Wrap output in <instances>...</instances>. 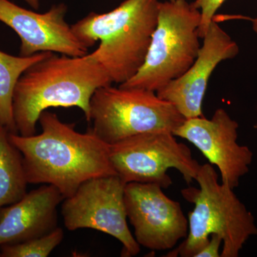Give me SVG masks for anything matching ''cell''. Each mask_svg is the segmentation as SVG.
<instances>
[{
	"label": "cell",
	"mask_w": 257,
	"mask_h": 257,
	"mask_svg": "<svg viewBox=\"0 0 257 257\" xmlns=\"http://www.w3.org/2000/svg\"><path fill=\"white\" fill-rule=\"evenodd\" d=\"M226 0H195L192 5L201 13V24L199 26V37L204 38L210 24L214 21L216 12Z\"/></svg>",
	"instance_id": "e0dca14e"
},
{
	"label": "cell",
	"mask_w": 257,
	"mask_h": 257,
	"mask_svg": "<svg viewBox=\"0 0 257 257\" xmlns=\"http://www.w3.org/2000/svg\"><path fill=\"white\" fill-rule=\"evenodd\" d=\"M196 60L188 70L156 92L170 102L186 119L203 116L202 103L211 74L222 61L238 55L237 43L213 21L209 25Z\"/></svg>",
	"instance_id": "7c38bea8"
},
{
	"label": "cell",
	"mask_w": 257,
	"mask_h": 257,
	"mask_svg": "<svg viewBox=\"0 0 257 257\" xmlns=\"http://www.w3.org/2000/svg\"><path fill=\"white\" fill-rule=\"evenodd\" d=\"M23 157L0 124V209L18 202L28 191Z\"/></svg>",
	"instance_id": "5bb4252c"
},
{
	"label": "cell",
	"mask_w": 257,
	"mask_h": 257,
	"mask_svg": "<svg viewBox=\"0 0 257 257\" xmlns=\"http://www.w3.org/2000/svg\"><path fill=\"white\" fill-rule=\"evenodd\" d=\"M170 1H175V0H170Z\"/></svg>",
	"instance_id": "7402d4cb"
},
{
	"label": "cell",
	"mask_w": 257,
	"mask_h": 257,
	"mask_svg": "<svg viewBox=\"0 0 257 257\" xmlns=\"http://www.w3.org/2000/svg\"><path fill=\"white\" fill-rule=\"evenodd\" d=\"M159 5V0H124L110 12L90 13L72 25L88 48L100 41L88 55L104 67L112 82H127L143 65L157 28Z\"/></svg>",
	"instance_id": "3957f363"
},
{
	"label": "cell",
	"mask_w": 257,
	"mask_h": 257,
	"mask_svg": "<svg viewBox=\"0 0 257 257\" xmlns=\"http://www.w3.org/2000/svg\"><path fill=\"white\" fill-rule=\"evenodd\" d=\"M238 128L237 121L219 108L211 119L204 116L186 119L173 135L197 147L209 164L219 169L221 183L234 189L249 172L253 157L247 146L237 143Z\"/></svg>",
	"instance_id": "30bf717a"
},
{
	"label": "cell",
	"mask_w": 257,
	"mask_h": 257,
	"mask_svg": "<svg viewBox=\"0 0 257 257\" xmlns=\"http://www.w3.org/2000/svg\"><path fill=\"white\" fill-rule=\"evenodd\" d=\"M200 24V11L187 0L160 2L157 28L145 62L119 87L156 92L183 75L201 48Z\"/></svg>",
	"instance_id": "5b68a950"
},
{
	"label": "cell",
	"mask_w": 257,
	"mask_h": 257,
	"mask_svg": "<svg viewBox=\"0 0 257 257\" xmlns=\"http://www.w3.org/2000/svg\"><path fill=\"white\" fill-rule=\"evenodd\" d=\"M67 6L54 5L48 11L38 13L27 10L10 0H0V22L20 37V56L30 57L39 52H51L71 57L87 55L88 47L77 38L65 21Z\"/></svg>",
	"instance_id": "8fae6325"
},
{
	"label": "cell",
	"mask_w": 257,
	"mask_h": 257,
	"mask_svg": "<svg viewBox=\"0 0 257 257\" xmlns=\"http://www.w3.org/2000/svg\"><path fill=\"white\" fill-rule=\"evenodd\" d=\"M253 127H254L255 130H257V123L254 125V126H253Z\"/></svg>",
	"instance_id": "44dd1931"
},
{
	"label": "cell",
	"mask_w": 257,
	"mask_h": 257,
	"mask_svg": "<svg viewBox=\"0 0 257 257\" xmlns=\"http://www.w3.org/2000/svg\"><path fill=\"white\" fill-rule=\"evenodd\" d=\"M251 22H252V28L253 32L257 35V18L256 19H251Z\"/></svg>",
	"instance_id": "ffe728a7"
},
{
	"label": "cell",
	"mask_w": 257,
	"mask_h": 257,
	"mask_svg": "<svg viewBox=\"0 0 257 257\" xmlns=\"http://www.w3.org/2000/svg\"><path fill=\"white\" fill-rule=\"evenodd\" d=\"M125 184L117 175L96 177L84 182L73 195L62 202L65 227L69 231L92 229L105 233L122 243L121 256L138 255L140 245L126 221Z\"/></svg>",
	"instance_id": "ba28073f"
},
{
	"label": "cell",
	"mask_w": 257,
	"mask_h": 257,
	"mask_svg": "<svg viewBox=\"0 0 257 257\" xmlns=\"http://www.w3.org/2000/svg\"><path fill=\"white\" fill-rule=\"evenodd\" d=\"M25 3L31 7L32 9L38 10L40 8V0H24Z\"/></svg>",
	"instance_id": "d6986e66"
},
{
	"label": "cell",
	"mask_w": 257,
	"mask_h": 257,
	"mask_svg": "<svg viewBox=\"0 0 257 257\" xmlns=\"http://www.w3.org/2000/svg\"><path fill=\"white\" fill-rule=\"evenodd\" d=\"M221 243L222 239L219 235L211 234L209 242L204 245L194 257H220L219 248Z\"/></svg>",
	"instance_id": "ac0fdd59"
},
{
	"label": "cell",
	"mask_w": 257,
	"mask_h": 257,
	"mask_svg": "<svg viewBox=\"0 0 257 257\" xmlns=\"http://www.w3.org/2000/svg\"><path fill=\"white\" fill-rule=\"evenodd\" d=\"M52 52H42L30 56H13L0 50V124L10 133L18 134L13 115V94L22 74L32 65Z\"/></svg>",
	"instance_id": "9a60e30c"
},
{
	"label": "cell",
	"mask_w": 257,
	"mask_h": 257,
	"mask_svg": "<svg viewBox=\"0 0 257 257\" xmlns=\"http://www.w3.org/2000/svg\"><path fill=\"white\" fill-rule=\"evenodd\" d=\"M64 197L44 184L0 209V246L45 236L58 227L57 209Z\"/></svg>",
	"instance_id": "4fadbf2b"
},
{
	"label": "cell",
	"mask_w": 257,
	"mask_h": 257,
	"mask_svg": "<svg viewBox=\"0 0 257 257\" xmlns=\"http://www.w3.org/2000/svg\"><path fill=\"white\" fill-rule=\"evenodd\" d=\"M112 83L104 67L88 54L71 57L52 52L29 67L15 86L13 108L18 134L35 135L40 115L49 108L76 106L89 121L93 94Z\"/></svg>",
	"instance_id": "7a4b0ae2"
},
{
	"label": "cell",
	"mask_w": 257,
	"mask_h": 257,
	"mask_svg": "<svg viewBox=\"0 0 257 257\" xmlns=\"http://www.w3.org/2000/svg\"><path fill=\"white\" fill-rule=\"evenodd\" d=\"M155 184H125L126 216L140 246L152 251L175 247L188 234V219L179 202L172 200Z\"/></svg>",
	"instance_id": "9c48e42d"
},
{
	"label": "cell",
	"mask_w": 257,
	"mask_h": 257,
	"mask_svg": "<svg viewBox=\"0 0 257 257\" xmlns=\"http://www.w3.org/2000/svg\"><path fill=\"white\" fill-rule=\"evenodd\" d=\"M185 120L173 104L146 89L105 86L90 101V130L109 145L140 134L173 133Z\"/></svg>",
	"instance_id": "8992f818"
},
{
	"label": "cell",
	"mask_w": 257,
	"mask_h": 257,
	"mask_svg": "<svg viewBox=\"0 0 257 257\" xmlns=\"http://www.w3.org/2000/svg\"><path fill=\"white\" fill-rule=\"evenodd\" d=\"M195 181L199 189L189 187L182 190L184 199L194 205L188 214V234L167 256L194 257L213 234L222 239L221 257L239 256L248 239L257 235L253 214L234 189L219 183L211 164L201 165Z\"/></svg>",
	"instance_id": "277c9868"
},
{
	"label": "cell",
	"mask_w": 257,
	"mask_h": 257,
	"mask_svg": "<svg viewBox=\"0 0 257 257\" xmlns=\"http://www.w3.org/2000/svg\"><path fill=\"white\" fill-rule=\"evenodd\" d=\"M109 158L116 175L125 184H155L168 188L169 170L175 169L187 184L195 180L201 165L190 149L170 132L135 135L109 145Z\"/></svg>",
	"instance_id": "52a82bcc"
},
{
	"label": "cell",
	"mask_w": 257,
	"mask_h": 257,
	"mask_svg": "<svg viewBox=\"0 0 257 257\" xmlns=\"http://www.w3.org/2000/svg\"><path fill=\"white\" fill-rule=\"evenodd\" d=\"M38 121L40 135L10 133L12 143L23 155L28 184L54 186L65 199L89 179L116 175L109 158V145L90 128L79 133L74 124L63 122L47 110Z\"/></svg>",
	"instance_id": "6da1fadb"
},
{
	"label": "cell",
	"mask_w": 257,
	"mask_h": 257,
	"mask_svg": "<svg viewBox=\"0 0 257 257\" xmlns=\"http://www.w3.org/2000/svg\"><path fill=\"white\" fill-rule=\"evenodd\" d=\"M64 231L57 227L45 236L0 246V257H47L64 239Z\"/></svg>",
	"instance_id": "2e32d148"
}]
</instances>
